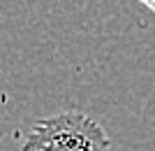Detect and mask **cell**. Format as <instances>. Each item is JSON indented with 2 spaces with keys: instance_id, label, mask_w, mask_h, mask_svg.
<instances>
[{
  "instance_id": "obj_1",
  "label": "cell",
  "mask_w": 155,
  "mask_h": 151,
  "mask_svg": "<svg viewBox=\"0 0 155 151\" xmlns=\"http://www.w3.org/2000/svg\"><path fill=\"white\" fill-rule=\"evenodd\" d=\"M21 151H111V139L88 114L65 109L39 118L26 135Z\"/></svg>"
},
{
  "instance_id": "obj_2",
  "label": "cell",
  "mask_w": 155,
  "mask_h": 151,
  "mask_svg": "<svg viewBox=\"0 0 155 151\" xmlns=\"http://www.w3.org/2000/svg\"><path fill=\"white\" fill-rule=\"evenodd\" d=\"M139 2H141V5H146V7L150 9V12L155 14V0H139Z\"/></svg>"
}]
</instances>
